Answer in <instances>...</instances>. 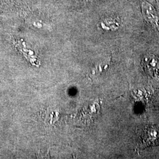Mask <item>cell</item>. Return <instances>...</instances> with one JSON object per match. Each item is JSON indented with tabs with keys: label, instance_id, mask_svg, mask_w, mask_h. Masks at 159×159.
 Segmentation results:
<instances>
[{
	"label": "cell",
	"instance_id": "cell-2",
	"mask_svg": "<svg viewBox=\"0 0 159 159\" xmlns=\"http://www.w3.org/2000/svg\"><path fill=\"white\" fill-rule=\"evenodd\" d=\"M154 145H159V127L151 126L147 128L143 135L140 148H143Z\"/></svg>",
	"mask_w": 159,
	"mask_h": 159
},
{
	"label": "cell",
	"instance_id": "cell-3",
	"mask_svg": "<svg viewBox=\"0 0 159 159\" xmlns=\"http://www.w3.org/2000/svg\"><path fill=\"white\" fill-rule=\"evenodd\" d=\"M142 12L146 20L156 25L159 24V14L153 6L148 2H143L142 4Z\"/></svg>",
	"mask_w": 159,
	"mask_h": 159
},
{
	"label": "cell",
	"instance_id": "cell-1",
	"mask_svg": "<svg viewBox=\"0 0 159 159\" xmlns=\"http://www.w3.org/2000/svg\"><path fill=\"white\" fill-rule=\"evenodd\" d=\"M143 70L152 77H156L159 74V58L154 54H147L142 61Z\"/></svg>",
	"mask_w": 159,
	"mask_h": 159
}]
</instances>
